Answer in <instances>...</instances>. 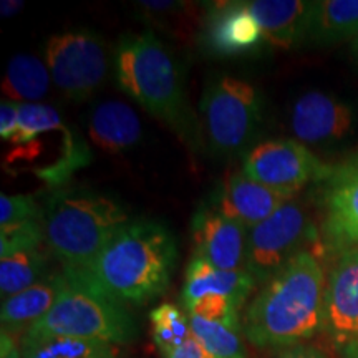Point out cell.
I'll list each match as a JSON object with an SVG mask.
<instances>
[{
	"label": "cell",
	"instance_id": "6da1fadb",
	"mask_svg": "<svg viewBox=\"0 0 358 358\" xmlns=\"http://www.w3.org/2000/svg\"><path fill=\"white\" fill-rule=\"evenodd\" d=\"M178 259L176 236L166 224L131 219L85 271L64 272L116 302L140 307L166 292Z\"/></svg>",
	"mask_w": 358,
	"mask_h": 358
},
{
	"label": "cell",
	"instance_id": "7a4b0ae2",
	"mask_svg": "<svg viewBox=\"0 0 358 358\" xmlns=\"http://www.w3.org/2000/svg\"><path fill=\"white\" fill-rule=\"evenodd\" d=\"M324 267L302 250L262 285L245 310L243 332L257 348H287L325 329Z\"/></svg>",
	"mask_w": 358,
	"mask_h": 358
},
{
	"label": "cell",
	"instance_id": "3957f363",
	"mask_svg": "<svg viewBox=\"0 0 358 358\" xmlns=\"http://www.w3.org/2000/svg\"><path fill=\"white\" fill-rule=\"evenodd\" d=\"M113 66L122 92L196 146L198 128L186 101L181 65L153 30L123 35L115 47Z\"/></svg>",
	"mask_w": 358,
	"mask_h": 358
},
{
	"label": "cell",
	"instance_id": "277c9868",
	"mask_svg": "<svg viewBox=\"0 0 358 358\" xmlns=\"http://www.w3.org/2000/svg\"><path fill=\"white\" fill-rule=\"evenodd\" d=\"M129 221L128 209L113 196L87 187L58 189L45 204V243L64 268L85 271Z\"/></svg>",
	"mask_w": 358,
	"mask_h": 358
},
{
	"label": "cell",
	"instance_id": "5b68a950",
	"mask_svg": "<svg viewBox=\"0 0 358 358\" xmlns=\"http://www.w3.org/2000/svg\"><path fill=\"white\" fill-rule=\"evenodd\" d=\"M64 274L66 284L55 306L27 332L98 340L111 345H127L138 338L140 327L124 303Z\"/></svg>",
	"mask_w": 358,
	"mask_h": 358
},
{
	"label": "cell",
	"instance_id": "8992f818",
	"mask_svg": "<svg viewBox=\"0 0 358 358\" xmlns=\"http://www.w3.org/2000/svg\"><path fill=\"white\" fill-rule=\"evenodd\" d=\"M209 150L219 158H234L252 145L264 118L261 92L231 75L209 78L199 100Z\"/></svg>",
	"mask_w": 358,
	"mask_h": 358
},
{
	"label": "cell",
	"instance_id": "52a82bcc",
	"mask_svg": "<svg viewBox=\"0 0 358 358\" xmlns=\"http://www.w3.org/2000/svg\"><path fill=\"white\" fill-rule=\"evenodd\" d=\"M45 58L53 85L75 103L90 100L108 75L106 45L88 29L52 35Z\"/></svg>",
	"mask_w": 358,
	"mask_h": 358
},
{
	"label": "cell",
	"instance_id": "ba28073f",
	"mask_svg": "<svg viewBox=\"0 0 358 358\" xmlns=\"http://www.w3.org/2000/svg\"><path fill=\"white\" fill-rule=\"evenodd\" d=\"M243 173L259 185L294 199L313 181H327L334 168L297 140H267L250 148Z\"/></svg>",
	"mask_w": 358,
	"mask_h": 358
},
{
	"label": "cell",
	"instance_id": "9c48e42d",
	"mask_svg": "<svg viewBox=\"0 0 358 358\" xmlns=\"http://www.w3.org/2000/svg\"><path fill=\"white\" fill-rule=\"evenodd\" d=\"M312 234L310 219L297 201L290 199L257 226L248 229L245 271L257 284H266L289 261L306 250Z\"/></svg>",
	"mask_w": 358,
	"mask_h": 358
},
{
	"label": "cell",
	"instance_id": "30bf717a",
	"mask_svg": "<svg viewBox=\"0 0 358 358\" xmlns=\"http://www.w3.org/2000/svg\"><path fill=\"white\" fill-rule=\"evenodd\" d=\"M289 128L306 146H340L357 133L358 110L334 93L310 90L290 105Z\"/></svg>",
	"mask_w": 358,
	"mask_h": 358
},
{
	"label": "cell",
	"instance_id": "8fae6325",
	"mask_svg": "<svg viewBox=\"0 0 358 358\" xmlns=\"http://www.w3.org/2000/svg\"><path fill=\"white\" fill-rule=\"evenodd\" d=\"M198 42L206 55L219 60L254 57L267 47L248 2L208 3Z\"/></svg>",
	"mask_w": 358,
	"mask_h": 358
},
{
	"label": "cell",
	"instance_id": "7c38bea8",
	"mask_svg": "<svg viewBox=\"0 0 358 358\" xmlns=\"http://www.w3.org/2000/svg\"><path fill=\"white\" fill-rule=\"evenodd\" d=\"M192 256L222 271H245L248 227L204 201L191 219Z\"/></svg>",
	"mask_w": 358,
	"mask_h": 358
},
{
	"label": "cell",
	"instance_id": "4fadbf2b",
	"mask_svg": "<svg viewBox=\"0 0 358 358\" xmlns=\"http://www.w3.org/2000/svg\"><path fill=\"white\" fill-rule=\"evenodd\" d=\"M343 352L358 337V248L340 252L325 287V329Z\"/></svg>",
	"mask_w": 358,
	"mask_h": 358
},
{
	"label": "cell",
	"instance_id": "5bb4252c",
	"mask_svg": "<svg viewBox=\"0 0 358 358\" xmlns=\"http://www.w3.org/2000/svg\"><path fill=\"white\" fill-rule=\"evenodd\" d=\"M324 234L337 252L358 248V159L334 168L324 192Z\"/></svg>",
	"mask_w": 358,
	"mask_h": 358
},
{
	"label": "cell",
	"instance_id": "9a60e30c",
	"mask_svg": "<svg viewBox=\"0 0 358 358\" xmlns=\"http://www.w3.org/2000/svg\"><path fill=\"white\" fill-rule=\"evenodd\" d=\"M287 201L290 199L259 185L241 171L224 179L206 203L250 229L271 217Z\"/></svg>",
	"mask_w": 358,
	"mask_h": 358
},
{
	"label": "cell",
	"instance_id": "2e32d148",
	"mask_svg": "<svg viewBox=\"0 0 358 358\" xmlns=\"http://www.w3.org/2000/svg\"><path fill=\"white\" fill-rule=\"evenodd\" d=\"M256 285V279L248 271H222L192 256L185 272L181 302L186 310L199 299L224 297L243 308Z\"/></svg>",
	"mask_w": 358,
	"mask_h": 358
},
{
	"label": "cell",
	"instance_id": "e0dca14e",
	"mask_svg": "<svg viewBox=\"0 0 358 358\" xmlns=\"http://www.w3.org/2000/svg\"><path fill=\"white\" fill-rule=\"evenodd\" d=\"M88 134L100 150L118 155L131 150L141 141V120L127 103L100 101L90 111Z\"/></svg>",
	"mask_w": 358,
	"mask_h": 358
},
{
	"label": "cell",
	"instance_id": "ac0fdd59",
	"mask_svg": "<svg viewBox=\"0 0 358 358\" xmlns=\"http://www.w3.org/2000/svg\"><path fill=\"white\" fill-rule=\"evenodd\" d=\"M249 10L261 25L268 47H301L312 2L303 0H250Z\"/></svg>",
	"mask_w": 358,
	"mask_h": 358
},
{
	"label": "cell",
	"instance_id": "d6986e66",
	"mask_svg": "<svg viewBox=\"0 0 358 358\" xmlns=\"http://www.w3.org/2000/svg\"><path fill=\"white\" fill-rule=\"evenodd\" d=\"M65 284L66 277L64 272L45 275L32 287L2 301V307H0L2 330H6L10 335L12 332L19 334L20 330L27 332L35 322H38L50 312V308L55 306L58 295L65 289Z\"/></svg>",
	"mask_w": 358,
	"mask_h": 358
},
{
	"label": "cell",
	"instance_id": "ffe728a7",
	"mask_svg": "<svg viewBox=\"0 0 358 358\" xmlns=\"http://www.w3.org/2000/svg\"><path fill=\"white\" fill-rule=\"evenodd\" d=\"M358 37V0L312 2L302 45L330 47Z\"/></svg>",
	"mask_w": 358,
	"mask_h": 358
},
{
	"label": "cell",
	"instance_id": "44dd1931",
	"mask_svg": "<svg viewBox=\"0 0 358 358\" xmlns=\"http://www.w3.org/2000/svg\"><path fill=\"white\" fill-rule=\"evenodd\" d=\"M20 352L22 358H118L111 343L34 332L22 335Z\"/></svg>",
	"mask_w": 358,
	"mask_h": 358
},
{
	"label": "cell",
	"instance_id": "7402d4cb",
	"mask_svg": "<svg viewBox=\"0 0 358 358\" xmlns=\"http://www.w3.org/2000/svg\"><path fill=\"white\" fill-rule=\"evenodd\" d=\"M50 71L40 58L19 53L8 62L2 92L15 103H38L50 90Z\"/></svg>",
	"mask_w": 358,
	"mask_h": 358
},
{
	"label": "cell",
	"instance_id": "603a6c76",
	"mask_svg": "<svg viewBox=\"0 0 358 358\" xmlns=\"http://www.w3.org/2000/svg\"><path fill=\"white\" fill-rule=\"evenodd\" d=\"M47 252L42 248L22 249L12 256L0 257V295L2 301L32 287L43 279Z\"/></svg>",
	"mask_w": 358,
	"mask_h": 358
},
{
	"label": "cell",
	"instance_id": "cb8c5ba5",
	"mask_svg": "<svg viewBox=\"0 0 358 358\" xmlns=\"http://www.w3.org/2000/svg\"><path fill=\"white\" fill-rule=\"evenodd\" d=\"M192 337L203 345L214 358H248L243 337V330L201 319L196 315H187Z\"/></svg>",
	"mask_w": 358,
	"mask_h": 358
},
{
	"label": "cell",
	"instance_id": "d4e9b609",
	"mask_svg": "<svg viewBox=\"0 0 358 358\" xmlns=\"http://www.w3.org/2000/svg\"><path fill=\"white\" fill-rule=\"evenodd\" d=\"M153 325V340L161 353L185 343L191 335L189 319L174 303H161L150 313Z\"/></svg>",
	"mask_w": 358,
	"mask_h": 358
},
{
	"label": "cell",
	"instance_id": "484cf974",
	"mask_svg": "<svg viewBox=\"0 0 358 358\" xmlns=\"http://www.w3.org/2000/svg\"><path fill=\"white\" fill-rule=\"evenodd\" d=\"M43 241V219L40 217L0 227V257L12 256L22 249L42 248Z\"/></svg>",
	"mask_w": 358,
	"mask_h": 358
},
{
	"label": "cell",
	"instance_id": "4316f807",
	"mask_svg": "<svg viewBox=\"0 0 358 358\" xmlns=\"http://www.w3.org/2000/svg\"><path fill=\"white\" fill-rule=\"evenodd\" d=\"M37 217H40V211L32 194L0 196V227L13 226Z\"/></svg>",
	"mask_w": 358,
	"mask_h": 358
},
{
	"label": "cell",
	"instance_id": "83f0119b",
	"mask_svg": "<svg viewBox=\"0 0 358 358\" xmlns=\"http://www.w3.org/2000/svg\"><path fill=\"white\" fill-rule=\"evenodd\" d=\"M19 134V103L3 98L0 103V138L13 143Z\"/></svg>",
	"mask_w": 358,
	"mask_h": 358
},
{
	"label": "cell",
	"instance_id": "f1b7e54d",
	"mask_svg": "<svg viewBox=\"0 0 358 358\" xmlns=\"http://www.w3.org/2000/svg\"><path fill=\"white\" fill-rule=\"evenodd\" d=\"M161 355H163V358H214L211 353L201 345L198 340L192 337V334L185 343H181V345L176 348H171V350L161 353Z\"/></svg>",
	"mask_w": 358,
	"mask_h": 358
},
{
	"label": "cell",
	"instance_id": "f546056e",
	"mask_svg": "<svg viewBox=\"0 0 358 358\" xmlns=\"http://www.w3.org/2000/svg\"><path fill=\"white\" fill-rule=\"evenodd\" d=\"M275 358H330L320 347L312 343H299L287 348H282Z\"/></svg>",
	"mask_w": 358,
	"mask_h": 358
},
{
	"label": "cell",
	"instance_id": "4dcf8cb0",
	"mask_svg": "<svg viewBox=\"0 0 358 358\" xmlns=\"http://www.w3.org/2000/svg\"><path fill=\"white\" fill-rule=\"evenodd\" d=\"M0 358H22L20 347H17L15 340L6 330L0 334Z\"/></svg>",
	"mask_w": 358,
	"mask_h": 358
},
{
	"label": "cell",
	"instance_id": "1f68e13d",
	"mask_svg": "<svg viewBox=\"0 0 358 358\" xmlns=\"http://www.w3.org/2000/svg\"><path fill=\"white\" fill-rule=\"evenodd\" d=\"M22 7H24V2H10V0H3L2 3H0V12H2L3 17H12L13 13L20 12Z\"/></svg>",
	"mask_w": 358,
	"mask_h": 358
},
{
	"label": "cell",
	"instance_id": "d6a6232c",
	"mask_svg": "<svg viewBox=\"0 0 358 358\" xmlns=\"http://www.w3.org/2000/svg\"><path fill=\"white\" fill-rule=\"evenodd\" d=\"M343 358H358V337L342 352Z\"/></svg>",
	"mask_w": 358,
	"mask_h": 358
},
{
	"label": "cell",
	"instance_id": "836d02e7",
	"mask_svg": "<svg viewBox=\"0 0 358 358\" xmlns=\"http://www.w3.org/2000/svg\"><path fill=\"white\" fill-rule=\"evenodd\" d=\"M352 55H353V60L358 64V37L355 40H352Z\"/></svg>",
	"mask_w": 358,
	"mask_h": 358
}]
</instances>
